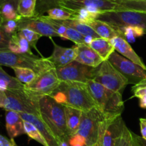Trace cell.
Wrapping results in <instances>:
<instances>
[{
  "label": "cell",
  "instance_id": "cell-28",
  "mask_svg": "<svg viewBox=\"0 0 146 146\" xmlns=\"http://www.w3.org/2000/svg\"><path fill=\"white\" fill-rule=\"evenodd\" d=\"M37 0H20L17 6V12L22 18H32L35 16Z\"/></svg>",
  "mask_w": 146,
  "mask_h": 146
},
{
  "label": "cell",
  "instance_id": "cell-10",
  "mask_svg": "<svg viewBox=\"0 0 146 146\" xmlns=\"http://www.w3.org/2000/svg\"><path fill=\"white\" fill-rule=\"evenodd\" d=\"M58 78L66 82H78L86 84L94 80L97 68L88 66L74 61L65 66L56 68Z\"/></svg>",
  "mask_w": 146,
  "mask_h": 146
},
{
  "label": "cell",
  "instance_id": "cell-33",
  "mask_svg": "<svg viewBox=\"0 0 146 146\" xmlns=\"http://www.w3.org/2000/svg\"><path fill=\"white\" fill-rule=\"evenodd\" d=\"M46 17L51 19L57 21H64V20L72 19L73 14L68 10H66L61 7L51 9L47 11Z\"/></svg>",
  "mask_w": 146,
  "mask_h": 146
},
{
  "label": "cell",
  "instance_id": "cell-24",
  "mask_svg": "<svg viewBox=\"0 0 146 146\" xmlns=\"http://www.w3.org/2000/svg\"><path fill=\"white\" fill-rule=\"evenodd\" d=\"M24 84L17 80L16 77L9 75L0 66V91L8 90H23Z\"/></svg>",
  "mask_w": 146,
  "mask_h": 146
},
{
  "label": "cell",
  "instance_id": "cell-19",
  "mask_svg": "<svg viewBox=\"0 0 146 146\" xmlns=\"http://www.w3.org/2000/svg\"><path fill=\"white\" fill-rule=\"evenodd\" d=\"M6 129L10 138H17L25 134L24 120L21 118L19 113L15 111H7L5 115Z\"/></svg>",
  "mask_w": 146,
  "mask_h": 146
},
{
  "label": "cell",
  "instance_id": "cell-4",
  "mask_svg": "<svg viewBox=\"0 0 146 146\" xmlns=\"http://www.w3.org/2000/svg\"><path fill=\"white\" fill-rule=\"evenodd\" d=\"M58 88L66 96L67 104L66 106L74 107L83 112L98 108L96 102L88 91L86 84L61 81Z\"/></svg>",
  "mask_w": 146,
  "mask_h": 146
},
{
  "label": "cell",
  "instance_id": "cell-35",
  "mask_svg": "<svg viewBox=\"0 0 146 146\" xmlns=\"http://www.w3.org/2000/svg\"><path fill=\"white\" fill-rule=\"evenodd\" d=\"M70 12L72 13L73 14L72 19L77 20L80 22L84 23V24H88L93 20L96 19V17L86 9H81L77 11H70Z\"/></svg>",
  "mask_w": 146,
  "mask_h": 146
},
{
  "label": "cell",
  "instance_id": "cell-29",
  "mask_svg": "<svg viewBox=\"0 0 146 146\" xmlns=\"http://www.w3.org/2000/svg\"><path fill=\"white\" fill-rule=\"evenodd\" d=\"M61 1V0H37L34 17H41L49 9L60 7L59 4Z\"/></svg>",
  "mask_w": 146,
  "mask_h": 146
},
{
  "label": "cell",
  "instance_id": "cell-31",
  "mask_svg": "<svg viewBox=\"0 0 146 146\" xmlns=\"http://www.w3.org/2000/svg\"><path fill=\"white\" fill-rule=\"evenodd\" d=\"M132 133L124 123L121 132L115 138V146H133Z\"/></svg>",
  "mask_w": 146,
  "mask_h": 146
},
{
  "label": "cell",
  "instance_id": "cell-22",
  "mask_svg": "<svg viewBox=\"0 0 146 146\" xmlns=\"http://www.w3.org/2000/svg\"><path fill=\"white\" fill-rule=\"evenodd\" d=\"M101 38L111 40L115 36H120V34L115 29L107 23L95 19L88 24Z\"/></svg>",
  "mask_w": 146,
  "mask_h": 146
},
{
  "label": "cell",
  "instance_id": "cell-16",
  "mask_svg": "<svg viewBox=\"0 0 146 146\" xmlns=\"http://www.w3.org/2000/svg\"><path fill=\"white\" fill-rule=\"evenodd\" d=\"M19 114L24 121L31 123L38 129L44 139L45 140L47 145L58 146V141L56 136L51 131V129L47 126L46 124L41 120L40 116L34 115V114L24 113H21Z\"/></svg>",
  "mask_w": 146,
  "mask_h": 146
},
{
  "label": "cell",
  "instance_id": "cell-52",
  "mask_svg": "<svg viewBox=\"0 0 146 146\" xmlns=\"http://www.w3.org/2000/svg\"><path fill=\"white\" fill-rule=\"evenodd\" d=\"M92 146H102L101 145V136H100V135H99V136H98V141H97V142Z\"/></svg>",
  "mask_w": 146,
  "mask_h": 146
},
{
  "label": "cell",
  "instance_id": "cell-48",
  "mask_svg": "<svg viewBox=\"0 0 146 146\" xmlns=\"http://www.w3.org/2000/svg\"><path fill=\"white\" fill-rule=\"evenodd\" d=\"M5 93L4 91H0V108H3V107H4V101H5Z\"/></svg>",
  "mask_w": 146,
  "mask_h": 146
},
{
  "label": "cell",
  "instance_id": "cell-49",
  "mask_svg": "<svg viewBox=\"0 0 146 146\" xmlns=\"http://www.w3.org/2000/svg\"><path fill=\"white\" fill-rule=\"evenodd\" d=\"M134 86H136V87H146V77L144 78L143 80L141 81L139 84H138L137 85Z\"/></svg>",
  "mask_w": 146,
  "mask_h": 146
},
{
  "label": "cell",
  "instance_id": "cell-6",
  "mask_svg": "<svg viewBox=\"0 0 146 146\" xmlns=\"http://www.w3.org/2000/svg\"><path fill=\"white\" fill-rule=\"evenodd\" d=\"M97 19L107 23L115 29L128 26L141 27L146 34V12L131 10L104 11Z\"/></svg>",
  "mask_w": 146,
  "mask_h": 146
},
{
  "label": "cell",
  "instance_id": "cell-13",
  "mask_svg": "<svg viewBox=\"0 0 146 146\" xmlns=\"http://www.w3.org/2000/svg\"><path fill=\"white\" fill-rule=\"evenodd\" d=\"M124 124L121 115L114 118H105L101 123L99 135L102 146H115V138Z\"/></svg>",
  "mask_w": 146,
  "mask_h": 146
},
{
  "label": "cell",
  "instance_id": "cell-23",
  "mask_svg": "<svg viewBox=\"0 0 146 146\" xmlns=\"http://www.w3.org/2000/svg\"><path fill=\"white\" fill-rule=\"evenodd\" d=\"M98 55L104 59V61L108 60L111 54L115 51L113 46L111 43L110 40L105 39L103 38H94L89 45Z\"/></svg>",
  "mask_w": 146,
  "mask_h": 146
},
{
  "label": "cell",
  "instance_id": "cell-44",
  "mask_svg": "<svg viewBox=\"0 0 146 146\" xmlns=\"http://www.w3.org/2000/svg\"><path fill=\"white\" fill-rule=\"evenodd\" d=\"M140 127H141V133L142 138L146 141V119L145 118H140Z\"/></svg>",
  "mask_w": 146,
  "mask_h": 146
},
{
  "label": "cell",
  "instance_id": "cell-8",
  "mask_svg": "<svg viewBox=\"0 0 146 146\" xmlns=\"http://www.w3.org/2000/svg\"><path fill=\"white\" fill-rule=\"evenodd\" d=\"M94 81L101 84L108 89L123 94L128 85V81L123 76L108 60L104 61L97 68Z\"/></svg>",
  "mask_w": 146,
  "mask_h": 146
},
{
  "label": "cell",
  "instance_id": "cell-32",
  "mask_svg": "<svg viewBox=\"0 0 146 146\" xmlns=\"http://www.w3.org/2000/svg\"><path fill=\"white\" fill-rule=\"evenodd\" d=\"M0 14L4 21L9 20H15L19 21L22 17L18 14L17 10L12 4L5 3L0 5Z\"/></svg>",
  "mask_w": 146,
  "mask_h": 146
},
{
  "label": "cell",
  "instance_id": "cell-25",
  "mask_svg": "<svg viewBox=\"0 0 146 146\" xmlns=\"http://www.w3.org/2000/svg\"><path fill=\"white\" fill-rule=\"evenodd\" d=\"M117 5L116 11L131 10L146 12V0H110Z\"/></svg>",
  "mask_w": 146,
  "mask_h": 146
},
{
  "label": "cell",
  "instance_id": "cell-30",
  "mask_svg": "<svg viewBox=\"0 0 146 146\" xmlns=\"http://www.w3.org/2000/svg\"><path fill=\"white\" fill-rule=\"evenodd\" d=\"M15 74L16 78L22 84H28L32 82L36 77L37 74L32 69L27 68H12Z\"/></svg>",
  "mask_w": 146,
  "mask_h": 146
},
{
  "label": "cell",
  "instance_id": "cell-9",
  "mask_svg": "<svg viewBox=\"0 0 146 146\" xmlns=\"http://www.w3.org/2000/svg\"><path fill=\"white\" fill-rule=\"evenodd\" d=\"M104 118L105 116L98 108L83 112L77 133L86 138L87 146L94 145L98 141L100 125Z\"/></svg>",
  "mask_w": 146,
  "mask_h": 146
},
{
  "label": "cell",
  "instance_id": "cell-50",
  "mask_svg": "<svg viewBox=\"0 0 146 146\" xmlns=\"http://www.w3.org/2000/svg\"><path fill=\"white\" fill-rule=\"evenodd\" d=\"M58 146H70L68 141H61L58 142Z\"/></svg>",
  "mask_w": 146,
  "mask_h": 146
},
{
  "label": "cell",
  "instance_id": "cell-36",
  "mask_svg": "<svg viewBox=\"0 0 146 146\" xmlns=\"http://www.w3.org/2000/svg\"><path fill=\"white\" fill-rule=\"evenodd\" d=\"M17 31L29 43L30 46L34 48H35L38 52V49L36 48V44L39 38L41 37V36L38 34L37 33L34 32L32 30L29 29H19Z\"/></svg>",
  "mask_w": 146,
  "mask_h": 146
},
{
  "label": "cell",
  "instance_id": "cell-41",
  "mask_svg": "<svg viewBox=\"0 0 146 146\" xmlns=\"http://www.w3.org/2000/svg\"><path fill=\"white\" fill-rule=\"evenodd\" d=\"M68 143L70 146H85L86 145V140L80 134H75L69 138Z\"/></svg>",
  "mask_w": 146,
  "mask_h": 146
},
{
  "label": "cell",
  "instance_id": "cell-7",
  "mask_svg": "<svg viewBox=\"0 0 146 146\" xmlns=\"http://www.w3.org/2000/svg\"><path fill=\"white\" fill-rule=\"evenodd\" d=\"M6 95L4 108L6 111H12L17 113L34 114L39 116L38 101L30 97L24 90H8Z\"/></svg>",
  "mask_w": 146,
  "mask_h": 146
},
{
  "label": "cell",
  "instance_id": "cell-43",
  "mask_svg": "<svg viewBox=\"0 0 146 146\" xmlns=\"http://www.w3.org/2000/svg\"><path fill=\"white\" fill-rule=\"evenodd\" d=\"M0 146H17L13 138L8 139L0 134Z\"/></svg>",
  "mask_w": 146,
  "mask_h": 146
},
{
  "label": "cell",
  "instance_id": "cell-17",
  "mask_svg": "<svg viewBox=\"0 0 146 146\" xmlns=\"http://www.w3.org/2000/svg\"><path fill=\"white\" fill-rule=\"evenodd\" d=\"M110 41L113 46L115 51H117L118 54L122 55L125 58H128L135 64H138V66L142 67L146 71V65L144 64L141 57L135 53L131 44L126 40L124 39L123 37L118 36L113 38L112 39L110 40Z\"/></svg>",
  "mask_w": 146,
  "mask_h": 146
},
{
  "label": "cell",
  "instance_id": "cell-21",
  "mask_svg": "<svg viewBox=\"0 0 146 146\" xmlns=\"http://www.w3.org/2000/svg\"><path fill=\"white\" fill-rule=\"evenodd\" d=\"M9 50L16 54L33 55L29 43L18 31L11 36L9 43Z\"/></svg>",
  "mask_w": 146,
  "mask_h": 146
},
{
  "label": "cell",
  "instance_id": "cell-46",
  "mask_svg": "<svg viewBox=\"0 0 146 146\" xmlns=\"http://www.w3.org/2000/svg\"><path fill=\"white\" fill-rule=\"evenodd\" d=\"M95 38H94L93 36H84V44H86V45L89 46L90 44L92 43V41H94V39Z\"/></svg>",
  "mask_w": 146,
  "mask_h": 146
},
{
  "label": "cell",
  "instance_id": "cell-14",
  "mask_svg": "<svg viewBox=\"0 0 146 146\" xmlns=\"http://www.w3.org/2000/svg\"><path fill=\"white\" fill-rule=\"evenodd\" d=\"M21 29H29L37 33L41 36L52 38L58 36L54 27L46 19L44 16L32 18H21L18 21V30Z\"/></svg>",
  "mask_w": 146,
  "mask_h": 146
},
{
  "label": "cell",
  "instance_id": "cell-37",
  "mask_svg": "<svg viewBox=\"0 0 146 146\" xmlns=\"http://www.w3.org/2000/svg\"><path fill=\"white\" fill-rule=\"evenodd\" d=\"M44 17L46 18V19L48 21L50 24L54 27V29H55V31H56V33L58 34V36L61 37L63 39H66V29L67 27L66 26H64V24H61L59 21H57V20L51 19L48 18L46 16L44 15Z\"/></svg>",
  "mask_w": 146,
  "mask_h": 146
},
{
  "label": "cell",
  "instance_id": "cell-47",
  "mask_svg": "<svg viewBox=\"0 0 146 146\" xmlns=\"http://www.w3.org/2000/svg\"><path fill=\"white\" fill-rule=\"evenodd\" d=\"M134 136H135V139L138 141V142L139 143L140 145L141 146H146V141L144 140L143 138H142V137L139 136V135H135V133H134Z\"/></svg>",
  "mask_w": 146,
  "mask_h": 146
},
{
  "label": "cell",
  "instance_id": "cell-54",
  "mask_svg": "<svg viewBox=\"0 0 146 146\" xmlns=\"http://www.w3.org/2000/svg\"><path fill=\"white\" fill-rule=\"evenodd\" d=\"M85 146H87V145H85Z\"/></svg>",
  "mask_w": 146,
  "mask_h": 146
},
{
  "label": "cell",
  "instance_id": "cell-34",
  "mask_svg": "<svg viewBox=\"0 0 146 146\" xmlns=\"http://www.w3.org/2000/svg\"><path fill=\"white\" fill-rule=\"evenodd\" d=\"M24 131H25V133L31 139L34 140L36 142L39 143L43 146H48L47 143H46L45 140L41 135L39 131H38L36 128L31 123L28 122V121H24Z\"/></svg>",
  "mask_w": 146,
  "mask_h": 146
},
{
  "label": "cell",
  "instance_id": "cell-45",
  "mask_svg": "<svg viewBox=\"0 0 146 146\" xmlns=\"http://www.w3.org/2000/svg\"><path fill=\"white\" fill-rule=\"evenodd\" d=\"M19 1L20 0H0V5H1L3 4H5V3H9V4H12L17 9Z\"/></svg>",
  "mask_w": 146,
  "mask_h": 146
},
{
  "label": "cell",
  "instance_id": "cell-20",
  "mask_svg": "<svg viewBox=\"0 0 146 146\" xmlns=\"http://www.w3.org/2000/svg\"><path fill=\"white\" fill-rule=\"evenodd\" d=\"M64 106L65 110L67 129L70 137H71L78 133L83 111L69 106Z\"/></svg>",
  "mask_w": 146,
  "mask_h": 146
},
{
  "label": "cell",
  "instance_id": "cell-11",
  "mask_svg": "<svg viewBox=\"0 0 146 146\" xmlns=\"http://www.w3.org/2000/svg\"><path fill=\"white\" fill-rule=\"evenodd\" d=\"M108 61L128 79V84L137 85L146 77L145 69L131 60L123 56L117 51H115L111 54Z\"/></svg>",
  "mask_w": 146,
  "mask_h": 146
},
{
  "label": "cell",
  "instance_id": "cell-2",
  "mask_svg": "<svg viewBox=\"0 0 146 146\" xmlns=\"http://www.w3.org/2000/svg\"><path fill=\"white\" fill-rule=\"evenodd\" d=\"M86 85L91 96L105 118L121 115L124 110L122 94L108 89L94 80L88 81Z\"/></svg>",
  "mask_w": 146,
  "mask_h": 146
},
{
  "label": "cell",
  "instance_id": "cell-53",
  "mask_svg": "<svg viewBox=\"0 0 146 146\" xmlns=\"http://www.w3.org/2000/svg\"><path fill=\"white\" fill-rule=\"evenodd\" d=\"M4 23V19L2 18V17L1 16V14H0V25H3V24Z\"/></svg>",
  "mask_w": 146,
  "mask_h": 146
},
{
  "label": "cell",
  "instance_id": "cell-42",
  "mask_svg": "<svg viewBox=\"0 0 146 146\" xmlns=\"http://www.w3.org/2000/svg\"><path fill=\"white\" fill-rule=\"evenodd\" d=\"M11 36L4 31L3 25H0V49H7Z\"/></svg>",
  "mask_w": 146,
  "mask_h": 146
},
{
  "label": "cell",
  "instance_id": "cell-1",
  "mask_svg": "<svg viewBox=\"0 0 146 146\" xmlns=\"http://www.w3.org/2000/svg\"><path fill=\"white\" fill-rule=\"evenodd\" d=\"M38 110L40 118L52 131L58 143L61 141L68 142L71 137L67 129L64 106L46 96L38 100Z\"/></svg>",
  "mask_w": 146,
  "mask_h": 146
},
{
  "label": "cell",
  "instance_id": "cell-26",
  "mask_svg": "<svg viewBox=\"0 0 146 146\" xmlns=\"http://www.w3.org/2000/svg\"><path fill=\"white\" fill-rule=\"evenodd\" d=\"M59 21L66 27H70V28H72L76 30L77 31L81 33L84 36H93L95 38H101L96 33V31L90 26H88V24L81 23L75 19H68Z\"/></svg>",
  "mask_w": 146,
  "mask_h": 146
},
{
  "label": "cell",
  "instance_id": "cell-5",
  "mask_svg": "<svg viewBox=\"0 0 146 146\" xmlns=\"http://www.w3.org/2000/svg\"><path fill=\"white\" fill-rule=\"evenodd\" d=\"M61 83L56 68H51L37 74L32 82L24 84V90L30 97L38 101L41 97L51 96Z\"/></svg>",
  "mask_w": 146,
  "mask_h": 146
},
{
  "label": "cell",
  "instance_id": "cell-18",
  "mask_svg": "<svg viewBox=\"0 0 146 146\" xmlns=\"http://www.w3.org/2000/svg\"><path fill=\"white\" fill-rule=\"evenodd\" d=\"M77 47V56L76 61L93 68H98L104 59L92 48L85 44L76 45Z\"/></svg>",
  "mask_w": 146,
  "mask_h": 146
},
{
  "label": "cell",
  "instance_id": "cell-27",
  "mask_svg": "<svg viewBox=\"0 0 146 146\" xmlns=\"http://www.w3.org/2000/svg\"><path fill=\"white\" fill-rule=\"evenodd\" d=\"M119 32L120 36L123 37L128 43H133L135 41V38L141 37L145 34V31L141 27L128 26L119 29H116Z\"/></svg>",
  "mask_w": 146,
  "mask_h": 146
},
{
  "label": "cell",
  "instance_id": "cell-40",
  "mask_svg": "<svg viewBox=\"0 0 146 146\" xmlns=\"http://www.w3.org/2000/svg\"><path fill=\"white\" fill-rule=\"evenodd\" d=\"M3 28H4V31L11 36L18 30V21L15 20H9V21H4L3 24Z\"/></svg>",
  "mask_w": 146,
  "mask_h": 146
},
{
  "label": "cell",
  "instance_id": "cell-12",
  "mask_svg": "<svg viewBox=\"0 0 146 146\" xmlns=\"http://www.w3.org/2000/svg\"><path fill=\"white\" fill-rule=\"evenodd\" d=\"M59 7L69 11L95 8L104 12L116 11L118 9L116 4L110 0H61Z\"/></svg>",
  "mask_w": 146,
  "mask_h": 146
},
{
  "label": "cell",
  "instance_id": "cell-3",
  "mask_svg": "<svg viewBox=\"0 0 146 146\" xmlns=\"http://www.w3.org/2000/svg\"><path fill=\"white\" fill-rule=\"evenodd\" d=\"M0 66L14 68H27L32 69L36 74L45 70L55 68L47 58L38 57L30 54H16L9 48L0 49Z\"/></svg>",
  "mask_w": 146,
  "mask_h": 146
},
{
  "label": "cell",
  "instance_id": "cell-51",
  "mask_svg": "<svg viewBox=\"0 0 146 146\" xmlns=\"http://www.w3.org/2000/svg\"><path fill=\"white\" fill-rule=\"evenodd\" d=\"M132 134H133V146H141V145H140L139 143L138 142V141L135 139V136H134L133 133H132Z\"/></svg>",
  "mask_w": 146,
  "mask_h": 146
},
{
  "label": "cell",
  "instance_id": "cell-38",
  "mask_svg": "<svg viewBox=\"0 0 146 146\" xmlns=\"http://www.w3.org/2000/svg\"><path fill=\"white\" fill-rule=\"evenodd\" d=\"M133 96V97L139 99V105L141 108H146V87L133 86L131 88Z\"/></svg>",
  "mask_w": 146,
  "mask_h": 146
},
{
  "label": "cell",
  "instance_id": "cell-15",
  "mask_svg": "<svg viewBox=\"0 0 146 146\" xmlns=\"http://www.w3.org/2000/svg\"><path fill=\"white\" fill-rule=\"evenodd\" d=\"M51 39L54 44V51L51 55L47 58L56 68L65 66L75 61L77 56L76 46L71 48H66L56 44L51 38Z\"/></svg>",
  "mask_w": 146,
  "mask_h": 146
},
{
  "label": "cell",
  "instance_id": "cell-39",
  "mask_svg": "<svg viewBox=\"0 0 146 146\" xmlns=\"http://www.w3.org/2000/svg\"><path fill=\"white\" fill-rule=\"evenodd\" d=\"M84 36L82 35L81 33H79L74 29L67 27L66 40H71L73 42L75 43L76 45H78V44H84Z\"/></svg>",
  "mask_w": 146,
  "mask_h": 146
}]
</instances>
